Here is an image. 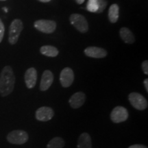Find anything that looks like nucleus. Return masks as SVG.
Returning a JSON list of instances; mask_svg holds the SVG:
<instances>
[{
    "label": "nucleus",
    "instance_id": "1",
    "mask_svg": "<svg viewBox=\"0 0 148 148\" xmlns=\"http://www.w3.org/2000/svg\"><path fill=\"white\" fill-rule=\"evenodd\" d=\"M15 76L10 66H5L0 74V95L2 97L10 95L14 90Z\"/></svg>",
    "mask_w": 148,
    "mask_h": 148
},
{
    "label": "nucleus",
    "instance_id": "2",
    "mask_svg": "<svg viewBox=\"0 0 148 148\" xmlns=\"http://www.w3.org/2000/svg\"><path fill=\"white\" fill-rule=\"evenodd\" d=\"M23 28V23L20 19H14L11 23L9 29L8 38V41L11 45H14L17 42Z\"/></svg>",
    "mask_w": 148,
    "mask_h": 148
},
{
    "label": "nucleus",
    "instance_id": "3",
    "mask_svg": "<svg viewBox=\"0 0 148 148\" xmlns=\"http://www.w3.org/2000/svg\"><path fill=\"white\" fill-rule=\"evenodd\" d=\"M29 136L24 130H16L10 132L7 135V140L11 144L23 145L28 140Z\"/></svg>",
    "mask_w": 148,
    "mask_h": 148
},
{
    "label": "nucleus",
    "instance_id": "4",
    "mask_svg": "<svg viewBox=\"0 0 148 148\" xmlns=\"http://www.w3.org/2000/svg\"><path fill=\"white\" fill-rule=\"evenodd\" d=\"M128 99L132 106L138 110H145L147 108V99L141 94L138 92H131L128 96Z\"/></svg>",
    "mask_w": 148,
    "mask_h": 148
},
{
    "label": "nucleus",
    "instance_id": "5",
    "mask_svg": "<svg viewBox=\"0 0 148 148\" xmlns=\"http://www.w3.org/2000/svg\"><path fill=\"white\" fill-rule=\"evenodd\" d=\"M70 22L79 32L85 33L88 29V24L84 16L79 14H73L70 16Z\"/></svg>",
    "mask_w": 148,
    "mask_h": 148
},
{
    "label": "nucleus",
    "instance_id": "6",
    "mask_svg": "<svg viewBox=\"0 0 148 148\" xmlns=\"http://www.w3.org/2000/svg\"><path fill=\"white\" fill-rule=\"evenodd\" d=\"M34 27L41 32L51 34L56 28V23L51 20H38L35 21Z\"/></svg>",
    "mask_w": 148,
    "mask_h": 148
},
{
    "label": "nucleus",
    "instance_id": "7",
    "mask_svg": "<svg viewBox=\"0 0 148 148\" xmlns=\"http://www.w3.org/2000/svg\"><path fill=\"white\" fill-rule=\"evenodd\" d=\"M127 110L123 106H116L110 113V119L113 123H118L126 121L128 118Z\"/></svg>",
    "mask_w": 148,
    "mask_h": 148
},
{
    "label": "nucleus",
    "instance_id": "8",
    "mask_svg": "<svg viewBox=\"0 0 148 148\" xmlns=\"http://www.w3.org/2000/svg\"><path fill=\"white\" fill-rule=\"evenodd\" d=\"M73 80L74 73L71 68L66 67L62 70L60 75V82L63 87H69L73 82Z\"/></svg>",
    "mask_w": 148,
    "mask_h": 148
},
{
    "label": "nucleus",
    "instance_id": "9",
    "mask_svg": "<svg viewBox=\"0 0 148 148\" xmlns=\"http://www.w3.org/2000/svg\"><path fill=\"white\" fill-rule=\"evenodd\" d=\"M54 112L51 108L47 106L40 107L37 109L35 113L36 119L40 121H48L52 119Z\"/></svg>",
    "mask_w": 148,
    "mask_h": 148
},
{
    "label": "nucleus",
    "instance_id": "10",
    "mask_svg": "<svg viewBox=\"0 0 148 148\" xmlns=\"http://www.w3.org/2000/svg\"><path fill=\"white\" fill-rule=\"evenodd\" d=\"M106 1L105 0H88L86 9L90 12H102L106 6Z\"/></svg>",
    "mask_w": 148,
    "mask_h": 148
},
{
    "label": "nucleus",
    "instance_id": "11",
    "mask_svg": "<svg viewBox=\"0 0 148 148\" xmlns=\"http://www.w3.org/2000/svg\"><path fill=\"white\" fill-rule=\"evenodd\" d=\"M86 101V95L83 92H77L74 93L69 99L70 106L74 109L80 108Z\"/></svg>",
    "mask_w": 148,
    "mask_h": 148
},
{
    "label": "nucleus",
    "instance_id": "12",
    "mask_svg": "<svg viewBox=\"0 0 148 148\" xmlns=\"http://www.w3.org/2000/svg\"><path fill=\"white\" fill-rule=\"evenodd\" d=\"M53 81V75L52 72L49 70H45L42 75L40 84V89L42 91L48 90Z\"/></svg>",
    "mask_w": 148,
    "mask_h": 148
},
{
    "label": "nucleus",
    "instance_id": "13",
    "mask_svg": "<svg viewBox=\"0 0 148 148\" xmlns=\"http://www.w3.org/2000/svg\"><path fill=\"white\" fill-rule=\"evenodd\" d=\"M25 82L27 87L31 89L35 86L37 80V71L34 67L29 68L25 71Z\"/></svg>",
    "mask_w": 148,
    "mask_h": 148
},
{
    "label": "nucleus",
    "instance_id": "14",
    "mask_svg": "<svg viewBox=\"0 0 148 148\" xmlns=\"http://www.w3.org/2000/svg\"><path fill=\"white\" fill-rule=\"evenodd\" d=\"M86 56L95 58H102L107 56V51L104 49L97 47H88L84 49Z\"/></svg>",
    "mask_w": 148,
    "mask_h": 148
},
{
    "label": "nucleus",
    "instance_id": "15",
    "mask_svg": "<svg viewBox=\"0 0 148 148\" xmlns=\"http://www.w3.org/2000/svg\"><path fill=\"white\" fill-rule=\"evenodd\" d=\"M77 148H92L91 138L86 132L80 134L77 140Z\"/></svg>",
    "mask_w": 148,
    "mask_h": 148
},
{
    "label": "nucleus",
    "instance_id": "16",
    "mask_svg": "<svg viewBox=\"0 0 148 148\" xmlns=\"http://www.w3.org/2000/svg\"><path fill=\"white\" fill-rule=\"evenodd\" d=\"M120 36L121 39L124 41L125 43L132 44L135 41L134 36L133 35L132 32L128 28L125 27H123L120 29L119 31Z\"/></svg>",
    "mask_w": 148,
    "mask_h": 148
},
{
    "label": "nucleus",
    "instance_id": "17",
    "mask_svg": "<svg viewBox=\"0 0 148 148\" xmlns=\"http://www.w3.org/2000/svg\"><path fill=\"white\" fill-rule=\"evenodd\" d=\"M40 53L42 55L48 57H56L58 54L59 51L56 47L51 45H44L40 47Z\"/></svg>",
    "mask_w": 148,
    "mask_h": 148
},
{
    "label": "nucleus",
    "instance_id": "18",
    "mask_svg": "<svg viewBox=\"0 0 148 148\" xmlns=\"http://www.w3.org/2000/svg\"><path fill=\"white\" fill-rule=\"evenodd\" d=\"M119 7L117 4H112L110 5L108 10V18L112 23H116L119 18Z\"/></svg>",
    "mask_w": 148,
    "mask_h": 148
},
{
    "label": "nucleus",
    "instance_id": "19",
    "mask_svg": "<svg viewBox=\"0 0 148 148\" xmlns=\"http://www.w3.org/2000/svg\"><path fill=\"white\" fill-rule=\"evenodd\" d=\"M64 144L65 143L63 138L57 136L49 140L47 145V148H62L64 146Z\"/></svg>",
    "mask_w": 148,
    "mask_h": 148
},
{
    "label": "nucleus",
    "instance_id": "20",
    "mask_svg": "<svg viewBox=\"0 0 148 148\" xmlns=\"http://www.w3.org/2000/svg\"><path fill=\"white\" fill-rule=\"evenodd\" d=\"M4 32H5V27L4 25H3L2 21L0 18V42L2 41L3 35H4Z\"/></svg>",
    "mask_w": 148,
    "mask_h": 148
},
{
    "label": "nucleus",
    "instance_id": "21",
    "mask_svg": "<svg viewBox=\"0 0 148 148\" xmlns=\"http://www.w3.org/2000/svg\"><path fill=\"white\" fill-rule=\"evenodd\" d=\"M141 67L143 71V73L146 74V75H147L148 74V61L147 60L143 61V63H142Z\"/></svg>",
    "mask_w": 148,
    "mask_h": 148
},
{
    "label": "nucleus",
    "instance_id": "22",
    "mask_svg": "<svg viewBox=\"0 0 148 148\" xmlns=\"http://www.w3.org/2000/svg\"><path fill=\"white\" fill-rule=\"evenodd\" d=\"M128 148H147L145 145H140V144H136V145H132L130 146Z\"/></svg>",
    "mask_w": 148,
    "mask_h": 148
},
{
    "label": "nucleus",
    "instance_id": "23",
    "mask_svg": "<svg viewBox=\"0 0 148 148\" xmlns=\"http://www.w3.org/2000/svg\"><path fill=\"white\" fill-rule=\"evenodd\" d=\"M143 84H144V86H145L146 91L148 92V79L146 78L145 79H144Z\"/></svg>",
    "mask_w": 148,
    "mask_h": 148
},
{
    "label": "nucleus",
    "instance_id": "24",
    "mask_svg": "<svg viewBox=\"0 0 148 148\" xmlns=\"http://www.w3.org/2000/svg\"><path fill=\"white\" fill-rule=\"evenodd\" d=\"M76 2L78 3V4H82V3H83L84 2L85 0H75Z\"/></svg>",
    "mask_w": 148,
    "mask_h": 148
},
{
    "label": "nucleus",
    "instance_id": "25",
    "mask_svg": "<svg viewBox=\"0 0 148 148\" xmlns=\"http://www.w3.org/2000/svg\"><path fill=\"white\" fill-rule=\"evenodd\" d=\"M39 1H41V2H44V3H46V2H49V1H50L51 0H38Z\"/></svg>",
    "mask_w": 148,
    "mask_h": 148
},
{
    "label": "nucleus",
    "instance_id": "26",
    "mask_svg": "<svg viewBox=\"0 0 148 148\" xmlns=\"http://www.w3.org/2000/svg\"><path fill=\"white\" fill-rule=\"evenodd\" d=\"M3 10H4V11H5V12H8V8H3Z\"/></svg>",
    "mask_w": 148,
    "mask_h": 148
},
{
    "label": "nucleus",
    "instance_id": "27",
    "mask_svg": "<svg viewBox=\"0 0 148 148\" xmlns=\"http://www.w3.org/2000/svg\"><path fill=\"white\" fill-rule=\"evenodd\" d=\"M0 1H5V0H0Z\"/></svg>",
    "mask_w": 148,
    "mask_h": 148
}]
</instances>
